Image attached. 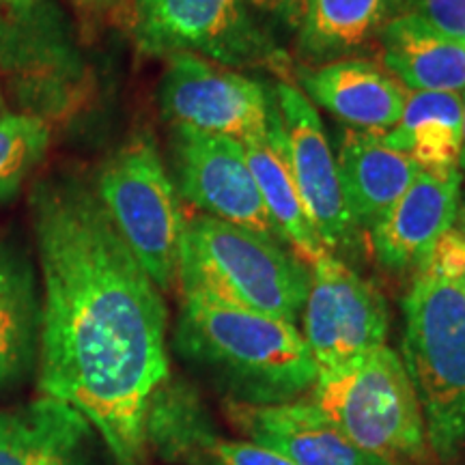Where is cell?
<instances>
[{"label":"cell","mask_w":465,"mask_h":465,"mask_svg":"<svg viewBox=\"0 0 465 465\" xmlns=\"http://www.w3.org/2000/svg\"><path fill=\"white\" fill-rule=\"evenodd\" d=\"M295 75L308 100L353 130L383 134L403 114L407 91L386 69L366 58L304 65Z\"/></svg>","instance_id":"15"},{"label":"cell","mask_w":465,"mask_h":465,"mask_svg":"<svg viewBox=\"0 0 465 465\" xmlns=\"http://www.w3.org/2000/svg\"><path fill=\"white\" fill-rule=\"evenodd\" d=\"M177 284L182 298L295 323L311 289V267L281 242L199 213L185 220Z\"/></svg>","instance_id":"3"},{"label":"cell","mask_w":465,"mask_h":465,"mask_svg":"<svg viewBox=\"0 0 465 465\" xmlns=\"http://www.w3.org/2000/svg\"><path fill=\"white\" fill-rule=\"evenodd\" d=\"M127 26L144 56L196 54L231 69L282 58L250 0H132Z\"/></svg>","instance_id":"7"},{"label":"cell","mask_w":465,"mask_h":465,"mask_svg":"<svg viewBox=\"0 0 465 465\" xmlns=\"http://www.w3.org/2000/svg\"><path fill=\"white\" fill-rule=\"evenodd\" d=\"M463 130V95L459 93L407 91L397 125L383 141L416 162L420 171H459Z\"/></svg>","instance_id":"21"},{"label":"cell","mask_w":465,"mask_h":465,"mask_svg":"<svg viewBox=\"0 0 465 465\" xmlns=\"http://www.w3.org/2000/svg\"><path fill=\"white\" fill-rule=\"evenodd\" d=\"M15 11L17 0H0V104H5V67H7V54L11 45V33H14Z\"/></svg>","instance_id":"27"},{"label":"cell","mask_w":465,"mask_h":465,"mask_svg":"<svg viewBox=\"0 0 465 465\" xmlns=\"http://www.w3.org/2000/svg\"><path fill=\"white\" fill-rule=\"evenodd\" d=\"M242 144L246 149L248 166L252 171L259 194L265 203V209L276 226L278 235L293 248L295 257H300L311 267L319 257L328 254V250L323 248L311 220H308L298 185H295L287 158H284L276 104L272 106L267 136Z\"/></svg>","instance_id":"20"},{"label":"cell","mask_w":465,"mask_h":465,"mask_svg":"<svg viewBox=\"0 0 465 465\" xmlns=\"http://www.w3.org/2000/svg\"><path fill=\"white\" fill-rule=\"evenodd\" d=\"M174 353L229 403L281 405L311 397L317 364L295 323L183 298Z\"/></svg>","instance_id":"2"},{"label":"cell","mask_w":465,"mask_h":465,"mask_svg":"<svg viewBox=\"0 0 465 465\" xmlns=\"http://www.w3.org/2000/svg\"><path fill=\"white\" fill-rule=\"evenodd\" d=\"M407 14L420 17L446 37L465 44V0H410Z\"/></svg>","instance_id":"25"},{"label":"cell","mask_w":465,"mask_h":465,"mask_svg":"<svg viewBox=\"0 0 465 465\" xmlns=\"http://www.w3.org/2000/svg\"><path fill=\"white\" fill-rule=\"evenodd\" d=\"M174 190L203 216L281 242L240 141L190 127H168Z\"/></svg>","instance_id":"10"},{"label":"cell","mask_w":465,"mask_h":465,"mask_svg":"<svg viewBox=\"0 0 465 465\" xmlns=\"http://www.w3.org/2000/svg\"><path fill=\"white\" fill-rule=\"evenodd\" d=\"M418 274L459 284L465 274V237L457 226L441 232Z\"/></svg>","instance_id":"24"},{"label":"cell","mask_w":465,"mask_h":465,"mask_svg":"<svg viewBox=\"0 0 465 465\" xmlns=\"http://www.w3.org/2000/svg\"><path fill=\"white\" fill-rule=\"evenodd\" d=\"M42 267L39 391L78 410L116 465H147L144 414L171 373L164 295L93 183L58 173L31 192Z\"/></svg>","instance_id":"1"},{"label":"cell","mask_w":465,"mask_h":465,"mask_svg":"<svg viewBox=\"0 0 465 465\" xmlns=\"http://www.w3.org/2000/svg\"><path fill=\"white\" fill-rule=\"evenodd\" d=\"M463 465H465V463H463Z\"/></svg>","instance_id":"32"},{"label":"cell","mask_w":465,"mask_h":465,"mask_svg":"<svg viewBox=\"0 0 465 465\" xmlns=\"http://www.w3.org/2000/svg\"><path fill=\"white\" fill-rule=\"evenodd\" d=\"M377 44L383 69L405 91L465 93V44L435 31L420 17H394Z\"/></svg>","instance_id":"18"},{"label":"cell","mask_w":465,"mask_h":465,"mask_svg":"<svg viewBox=\"0 0 465 465\" xmlns=\"http://www.w3.org/2000/svg\"><path fill=\"white\" fill-rule=\"evenodd\" d=\"M42 304L33 272L0 248V386L15 381L31 366L39 347Z\"/></svg>","instance_id":"22"},{"label":"cell","mask_w":465,"mask_h":465,"mask_svg":"<svg viewBox=\"0 0 465 465\" xmlns=\"http://www.w3.org/2000/svg\"><path fill=\"white\" fill-rule=\"evenodd\" d=\"M158 106L168 127L248 143L267 136L274 97L235 69L196 54H173L160 78Z\"/></svg>","instance_id":"8"},{"label":"cell","mask_w":465,"mask_h":465,"mask_svg":"<svg viewBox=\"0 0 465 465\" xmlns=\"http://www.w3.org/2000/svg\"><path fill=\"white\" fill-rule=\"evenodd\" d=\"M52 141V124L37 114L0 113V205L37 171Z\"/></svg>","instance_id":"23"},{"label":"cell","mask_w":465,"mask_h":465,"mask_svg":"<svg viewBox=\"0 0 465 465\" xmlns=\"http://www.w3.org/2000/svg\"><path fill=\"white\" fill-rule=\"evenodd\" d=\"M144 440L149 452L174 465H293L254 441L220 435L199 392L173 373L151 394Z\"/></svg>","instance_id":"12"},{"label":"cell","mask_w":465,"mask_h":465,"mask_svg":"<svg viewBox=\"0 0 465 465\" xmlns=\"http://www.w3.org/2000/svg\"><path fill=\"white\" fill-rule=\"evenodd\" d=\"M463 173L420 171L401 199L371 229L377 265L392 274H418L444 231L455 226Z\"/></svg>","instance_id":"13"},{"label":"cell","mask_w":465,"mask_h":465,"mask_svg":"<svg viewBox=\"0 0 465 465\" xmlns=\"http://www.w3.org/2000/svg\"><path fill=\"white\" fill-rule=\"evenodd\" d=\"M459 171L465 174V93H463V130H461V158H459Z\"/></svg>","instance_id":"30"},{"label":"cell","mask_w":465,"mask_h":465,"mask_svg":"<svg viewBox=\"0 0 465 465\" xmlns=\"http://www.w3.org/2000/svg\"><path fill=\"white\" fill-rule=\"evenodd\" d=\"M223 407L243 440L278 452L293 465H383L351 444L312 397L281 405L224 401Z\"/></svg>","instance_id":"14"},{"label":"cell","mask_w":465,"mask_h":465,"mask_svg":"<svg viewBox=\"0 0 465 465\" xmlns=\"http://www.w3.org/2000/svg\"><path fill=\"white\" fill-rule=\"evenodd\" d=\"M281 119L282 151L312 229L330 254L342 259L360 242V229L342 196L332 144L315 104L287 80L272 89Z\"/></svg>","instance_id":"11"},{"label":"cell","mask_w":465,"mask_h":465,"mask_svg":"<svg viewBox=\"0 0 465 465\" xmlns=\"http://www.w3.org/2000/svg\"><path fill=\"white\" fill-rule=\"evenodd\" d=\"M341 188L358 229H373L410 188L420 168L383 141V134L345 127L339 153Z\"/></svg>","instance_id":"16"},{"label":"cell","mask_w":465,"mask_h":465,"mask_svg":"<svg viewBox=\"0 0 465 465\" xmlns=\"http://www.w3.org/2000/svg\"><path fill=\"white\" fill-rule=\"evenodd\" d=\"M250 7L267 33L272 28H281L284 33H298L308 0H250Z\"/></svg>","instance_id":"26"},{"label":"cell","mask_w":465,"mask_h":465,"mask_svg":"<svg viewBox=\"0 0 465 465\" xmlns=\"http://www.w3.org/2000/svg\"><path fill=\"white\" fill-rule=\"evenodd\" d=\"M455 226L463 232V237H465V194L461 196V203H459V212H457Z\"/></svg>","instance_id":"29"},{"label":"cell","mask_w":465,"mask_h":465,"mask_svg":"<svg viewBox=\"0 0 465 465\" xmlns=\"http://www.w3.org/2000/svg\"><path fill=\"white\" fill-rule=\"evenodd\" d=\"M401 360L414 386L435 461L465 450V295L459 284L416 274L403 300Z\"/></svg>","instance_id":"4"},{"label":"cell","mask_w":465,"mask_h":465,"mask_svg":"<svg viewBox=\"0 0 465 465\" xmlns=\"http://www.w3.org/2000/svg\"><path fill=\"white\" fill-rule=\"evenodd\" d=\"M110 223L162 293L177 284L185 218L171 173L149 134L113 151L93 183Z\"/></svg>","instance_id":"6"},{"label":"cell","mask_w":465,"mask_h":465,"mask_svg":"<svg viewBox=\"0 0 465 465\" xmlns=\"http://www.w3.org/2000/svg\"><path fill=\"white\" fill-rule=\"evenodd\" d=\"M311 397L351 444L383 465L435 463L416 391L392 347L317 373Z\"/></svg>","instance_id":"5"},{"label":"cell","mask_w":465,"mask_h":465,"mask_svg":"<svg viewBox=\"0 0 465 465\" xmlns=\"http://www.w3.org/2000/svg\"><path fill=\"white\" fill-rule=\"evenodd\" d=\"M300 319L317 373L386 345L391 334V308L381 291L330 252L311 265Z\"/></svg>","instance_id":"9"},{"label":"cell","mask_w":465,"mask_h":465,"mask_svg":"<svg viewBox=\"0 0 465 465\" xmlns=\"http://www.w3.org/2000/svg\"><path fill=\"white\" fill-rule=\"evenodd\" d=\"M72 3L86 14H102V11L114 9L121 0H72Z\"/></svg>","instance_id":"28"},{"label":"cell","mask_w":465,"mask_h":465,"mask_svg":"<svg viewBox=\"0 0 465 465\" xmlns=\"http://www.w3.org/2000/svg\"><path fill=\"white\" fill-rule=\"evenodd\" d=\"M93 427L63 401L0 410V465H86Z\"/></svg>","instance_id":"17"},{"label":"cell","mask_w":465,"mask_h":465,"mask_svg":"<svg viewBox=\"0 0 465 465\" xmlns=\"http://www.w3.org/2000/svg\"><path fill=\"white\" fill-rule=\"evenodd\" d=\"M459 289H461V291H463V295H465V274H463L461 281H459Z\"/></svg>","instance_id":"31"},{"label":"cell","mask_w":465,"mask_h":465,"mask_svg":"<svg viewBox=\"0 0 465 465\" xmlns=\"http://www.w3.org/2000/svg\"><path fill=\"white\" fill-rule=\"evenodd\" d=\"M410 0H308L295 33V50L308 65L356 56L380 39Z\"/></svg>","instance_id":"19"}]
</instances>
